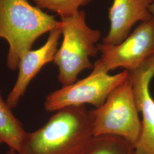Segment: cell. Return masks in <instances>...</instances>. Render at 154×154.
Masks as SVG:
<instances>
[{
    "label": "cell",
    "mask_w": 154,
    "mask_h": 154,
    "mask_svg": "<svg viewBox=\"0 0 154 154\" xmlns=\"http://www.w3.org/2000/svg\"><path fill=\"white\" fill-rule=\"evenodd\" d=\"M61 34L60 26L50 32L48 38L42 46L38 49L30 50L22 56L19 63L16 81L6 100L11 109L18 105L29 83L41 69L54 61Z\"/></svg>",
    "instance_id": "ba28073f"
},
{
    "label": "cell",
    "mask_w": 154,
    "mask_h": 154,
    "mask_svg": "<svg viewBox=\"0 0 154 154\" xmlns=\"http://www.w3.org/2000/svg\"><path fill=\"white\" fill-rule=\"evenodd\" d=\"M149 12H150V13L152 16V20L154 21V0L149 7Z\"/></svg>",
    "instance_id": "4fadbf2b"
},
{
    "label": "cell",
    "mask_w": 154,
    "mask_h": 154,
    "mask_svg": "<svg viewBox=\"0 0 154 154\" xmlns=\"http://www.w3.org/2000/svg\"><path fill=\"white\" fill-rule=\"evenodd\" d=\"M40 9H46L61 17L70 16L79 11V9L93 0H32Z\"/></svg>",
    "instance_id": "7c38bea8"
},
{
    "label": "cell",
    "mask_w": 154,
    "mask_h": 154,
    "mask_svg": "<svg viewBox=\"0 0 154 154\" xmlns=\"http://www.w3.org/2000/svg\"><path fill=\"white\" fill-rule=\"evenodd\" d=\"M94 138L90 111L85 106H69L27 132L17 154H86Z\"/></svg>",
    "instance_id": "6da1fadb"
},
{
    "label": "cell",
    "mask_w": 154,
    "mask_h": 154,
    "mask_svg": "<svg viewBox=\"0 0 154 154\" xmlns=\"http://www.w3.org/2000/svg\"><path fill=\"white\" fill-rule=\"evenodd\" d=\"M90 112L94 137L112 135L134 146L137 143L142 125L129 77L111 93L103 105Z\"/></svg>",
    "instance_id": "277c9868"
},
{
    "label": "cell",
    "mask_w": 154,
    "mask_h": 154,
    "mask_svg": "<svg viewBox=\"0 0 154 154\" xmlns=\"http://www.w3.org/2000/svg\"><path fill=\"white\" fill-rule=\"evenodd\" d=\"M86 154H135L134 146L124 138L103 135L94 137Z\"/></svg>",
    "instance_id": "8fae6325"
},
{
    "label": "cell",
    "mask_w": 154,
    "mask_h": 154,
    "mask_svg": "<svg viewBox=\"0 0 154 154\" xmlns=\"http://www.w3.org/2000/svg\"><path fill=\"white\" fill-rule=\"evenodd\" d=\"M97 48L100 57L92 72L109 73L119 67L133 70L154 55V21L141 22L119 44H100Z\"/></svg>",
    "instance_id": "8992f818"
},
{
    "label": "cell",
    "mask_w": 154,
    "mask_h": 154,
    "mask_svg": "<svg viewBox=\"0 0 154 154\" xmlns=\"http://www.w3.org/2000/svg\"><path fill=\"white\" fill-rule=\"evenodd\" d=\"M154 0H114L109 9L110 30L102 44L117 45L129 35L137 23L152 19L149 7Z\"/></svg>",
    "instance_id": "9c48e42d"
},
{
    "label": "cell",
    "mask_w": 154,
    "mask_h": 154,
    "mask_svg": "<svg viewBox=\"0 0 154 154\" xmlns=\"http://www.w3.org/2000/svg\"><path fill=\"white\" fill-rule=\"evenodd\" d=\"M11 109L3 99L0 88V144H6L9 149L18 152L27 132Z\"/></svg>",
    "instance_id": "30bf717a"
},
{
    "label": "cell",
    "mask_w": 154,
    "mask_h": 154,
    "mask_svg": "<svg viewBox=\"0 0 154 154\" xmlns=\"http://www.w3.org/2000/svg\"><path fill=\"white\" fill-rule=\"evenodd\" d=\"M127 72L138 111L142 115V131L134 146L135 154H154V99L149 92L154 76V55Z\"/></svg>",
    "instance_id": "52a82bcc"
},
{
    "label": "cell",
    "mask_w": 154,
    "mask_h": 154,
    "mask_svg": "<svg viewBox=\"0 0 154 154\" xmlns=\"http://www.w3.org/2000/svg\"><path fill=\"white\" fill-rule=\"evenodd\" d=\"M60 22L63 40L53 61L58 69V81L66 86L75 82L83 70L93 69L90 58L99 52L96 44L102 33L87 25L83 11L61 17Z\"/></svg>",
    "instance_id": "3957f363"
},
{
    "label": "cell",
    "mask_w": 154,
    "mask_h": 154,
    "mask_svg": "<svg viewBox=\"0 0 154 154\" xmlns=\"http://www.w3.org/2000/svg\"><path fill=\"white\" fill-rule=\"evenodd\" d=\"M61 26L55 17L31 5L28 0H0V38L9 46L6 65L16 70L35 41Z\"/></svg>",
    "instance_id": "7a4b0ae2"
},
{
    "label": "cell",
    "mask_w": 154,
    "mask_h": 154,
    "mask_svg": "<svg viewBox=\"0 0 154 154\" xmlns=\"http://www.w3.org/2000/svg\"><path fill=\"white\" fill-rule=\"evenodd\" d=\"M6 154H17V152L16 151H14L12 149H9L6 153Z\"/></svg>",
    "instance_id": "5bb4252c"
},
{
    "label": "cell",
    "mask_w": 154,
    "mask_h": 154,
    "mask_svg": "<svg viewBox=\"0 0 154 154\" xmlns=\"http://www.w3.org/2000/svg\"><path fill=\"white\" fill-rule=\"evenodd\" d=\"M128 77L127 70L115 75L92 72L88 77L52 92L45 101V109L57 111L69 106L93 105L98 108L111 93Z\"/></svg>",
    "instance_id": "5b68a950"
}]
</instances>
